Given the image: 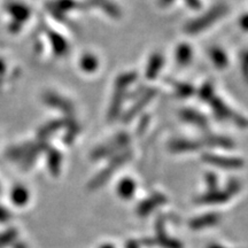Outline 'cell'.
I'll use <instances>...</instances> for the list:
<instances>
[{"mask_svg":"<svg viewBox=\"0 0 248 248\" xmlns=\"http://www.w3.org/2000/svg\"><path fill=\"white\" fill-rule=\"evenodd\" d=\"M201 142H202V145H206L208 147L225 148V150H231V148L234 147V141L231 138L219 135L204 136Z\"/></svg>","mask_w":248,"mask_h":248,"instance_id":"obj_14","label":"cell"},{"mask_svg":"<svg viewBox=\"0 0 248 248\" xmlns=\"http://www.w3.org/2000/svg\"><path fill=\"white\" fill-rule=\"evenodd\" d=\"M243 71L245 75H248V51L245 52L243 54Z\"/></svg>","mask_w":248,"mask_h":248,"instance_id":"obj_32","label":"cell"},{"mask_svg":"<svg viewBox=\"0 0 248 248\" xmlns=\"http://www.w3.org/2000/svg\"><path fill=\"white\" fill-rule=\"evenodd\" d=\"M90 1H91L92 5L101 8L102 12H105V13L111 17L120 18L121 15H122V12H121L119 6L114 4L111 0H90Z\"/></svg>","mask_w":248,"mask_h":248,"instance_id":"obj_17","label":"cell"},{"mask_svg":"<svg viewBox=\"0 0 248 248\" xmlns=\"http://www.w3.org/2000/svg\"><path fill=\"white\" fill-rule=\"evenodd\" d=\"M47 101L52 105V106L60 108L61 110L64 111V113L70 114V113H73V111H74L73 104H71L70 101L66 100V99L60 97V95L49 94L47 97Z\"/></svg>","mask_w":248,"mask_h":248,"instance_id":"obj_21","label":"cell"},{"mask_svg":"<svg viewBox=\"0 0 248 248\" xmlns=\"http://www.w3.org/2000/svg\"><path fill=\"white\" fill-rule=\"evenodd\" d=\"M160 1H161V4H162L163 6H168L170 4H172L173 0H160Z\"/></svg>","mask_w":248,"mask_h":248,"instance_id":"obj_36","label":"cell"},{"mask_svg":"<svg viewBox=\"0 0 248 248\" xmlns=\"http://www.w3.org/2000/svg\"><path fill=\"white\" fill-rule=\"evenodd\" d=\"M226 190L230 191V193L232 195H235L241 190V183L240 181H238V179H230V182L228 183V185H226Z\"/></svg>","mask_w":248,"mask_h":248,"instance_id":"obj_29","label":"cell"},{"mask_svg":"<svg viewBox=\"0 0 248 248\" xmlns=\"http://www.w3.org/2000/svg\"><path fill=\"white\" fill-rule=\"evenodd\" d=\"M136 190H137L136 182L133 181L132 178H129V177L121 179L116 187L117 195L124 200L131 199L133 195H135Z\"/></svg>","mask_w":248,"mask_h":248,"instance_id":"obj_16","label":"cell"},{"mask_svg":"<svg viewBox=\"0 0 248 248\" xmlns=\"http://www.w3.org/2000/svg\"><path fill=\"white\" fill-rule=\"evenodd\" d=\"M228 12V6L224 4H218L210 8L208 12L201 15V16L194 18V20L187 22L185 26V31L191 35L199 33L201 31L208 29L210 26L216 23L219 18H222Z\"/></svg>","mask_w":248,"mask_h":248,"instance_id":"obj_3","label":"cell"},{"mask_svg":"<svg viewBox=\"0 0 248 248\" xmlns=\"http://www.w3.org/2000/svg\"><path fill=\"white\" fill-rule=\"evenodd\" d=\"M202 147L201 140H192V139H173L169 142V150L173 153H186L194 152Z\"/></svg>","mask_w":248,"mask_h":248,"instance_id":"obj_12","label":"cell"},{"mask_svg":"<svg viewBox=\"0 0 248 248\" xmlns=\"http://www.w3.org/2000/svg\"><path fill=\"white\" fill-rule=\"evenodd\" d=\"M125 248H139V244L135 240H130L125 244Z\"/></svg>","mask_w":248,"mask_h":248,"instance_id":"obj_35","label":"cell"},{"mask_svg":"<svg viewBox=\"0 0 248 248\" xmlns=\"http://www.w3.org/2000/svg\"><path fill=\"white\" fill-rule=\"evenodd\" d=\"M208 248H225V247H223V246H221V245H218V244H212V245H209Z\"/></svg>","mask_w":248,"mask_h":248,"instance_id":"obj_37","label":"cell"},{"mask_svg":"<svg viewBox=\"0 0 248 248\" xmlns=\"http://www.w3.org/2000/svg\"><path fill=\"white\" fill-rule=\"evenodd\" d=\"M198 95H199V98L204 102H209L212 100V99L216 95L213 83H204V84L200 88L199 91H198Z\"/></svg>","mask_w":248,"mask_h":248,"instance_id":"obj_26","label":"cell"},{"mask_svg":"<svg viewBox=\"0 0 248 248\" xmlns=\"http://www.w3.org/2000/svg\"><path fill=\"white\" fill-rule=\"evenodd\" d=\"M137 78L138 75L135 71H129V73L121 74V75L117 76V78L115 80V89L126 90L137 80Z\"/></svg>","mask_w":248,"mask_h":248,"instance_id":"obj_20","label":"cell"},{"mask_svg":"<svg viewBox=\"0 0 248 248\" xmlns=\"http://www.w3.org/2000/svg\"><path fill=\"white\" fill-rule=\"evenodd\" d=\"M239 24L245 31H248V14H245V15H243V16H241L240 21H239Z\"/></svg>","mask_w":248,"mask_h":248,"instance_id":"obj_34","label":"cell"},{"mask_svg":"<svg viewBox=\"0 0 248 248\" xmlns=\"http://www.w3.org/2000/svg\"><path fill=\"white\" fill-rule=\"evenodd\" d=\"M208 104L210 105V107H212L214 115H215L218 120L232 121V122H234L237 125H239L240 128H245V126L248 125V121L245 119L244 116L239 115V114H235L234 111L232 110L221 98L217 97V95H215Z\"/></svg>","mask_w":248,"mask_h":248,"instance_id":"obj_4","label":"cell"},{"mask_svg":"<svg viewBox=\"0 0 248 248\" xmlns=\"http://www.w3.org/2000/svg\"><path fill=\"white\" fill-rule=\"evenodd\" d=\"M155 229H156V237H155V244L160 245L163 248H183V244L177 239L169 237L168 234L164 232V221L160 218L159 221L155 224Z\"/></svg>","mask_w":248,"mask_h":248,"instance_id":"obj_10","label":"cell"},{"mask_svg":"<svg viewBox=\"0 0 248 248\" xmlns=\"http://www.w3.org/2000/svg\"><path fill=\"white\" fill-rule=\"evenodd\" d=\"M131 142V137L126 132H120L110 138L109 140L105 141L104 144L95 147L91 153V159L97 161L105 159L108 156H115L121 152L129 150V145Z\"/></svg>","mask_w":248,"mask_h":248,"instance_id":"obj_1","label":"cell"},{"mask_svg":"<svg viewBox=\"0 0 248 248\" xmlns=\"http://www.w3.org/2000/svg\"><path fill=\"white\" fill-rule=\"evenodd\" d=\"M217 177L216 175H214V173H210L208 172L206 175V183H207V186H208V191H212V190H216L217 188Z\"/></svg>","mask_w":248,"mask_h":248,"instance_id":"obj_30","label":"cell"},{"mask_svg":"<svg viewBox=\"0 0 248 248\" xmlns=\"http://www.w3.org/2000/svg\"><path fill=\"white\" fill-rule=\"evenodd\" d=\"M80 4L76 1V0H57L52 5V9L53 11L60 12V13H66V12L73 11V9L79 8Z\"/></svg>","mask_w":248,"mask_h":248,"instance_id":"obj_23","label":"cell"},{"mask_svg":"<svg viewBox=\"0 0 248 248\" xmlns=\"http://www.w3.org/2000/svg\"><path fill=\"white\" fill-rule=\"evenodd\" d=\"M171 85L178 98H188L194 93V88L187 83L172 82Z\"/></svg>","mask_w":248,"mask_h":248,"instance_id":"obj_24","label":"cell"},{"mask_svg":"<svg viewBox=\"0 0 248 248\" xmlns=\"http://www.w3.org/2000/svg\"><path fill=\"white\" fill-rule=\"evenodd\" d=\"M185 2L187 4V6H190L193 9H199L201 7L200 0H185Z\"/></svg>","mask_w":248,"mask_h":248,"instance_id":"obj_33","label":"cell"},{"mask_svg":"<svg viewBox=\"0 0 248 248\" xmlns=\"http://www.w3.org/2000/svg\"><path fill=\"white\" fill-rule=\"evenodd\" d=\"M80 131V126L77 124L76 122L70 123L69 125V131L67 133V141L70 142L71 140H74L77 135H78Z\"/></svg>","mask_w":248,"mask_h":248,"instance_id":"obj_28","label":"cell"},{"mask_svg":"<svg viewBox=\"0 0 248 248\" xmlns=\"http://www.w3.org/2000/svg\"><path fill=\"white\" fill-rule=\"evenodd\" d=\"M164 63V58L161 53L152 54L150 60L147 62L146 69H145V76L147 79L153 80L159 76V73L162 69Z\"/></svg>","mask_w":248,"mask_h":248,"instance_id":"obj_15","label":"cell"},{"mask_svg":"<svg viewBox=\"0 0 248 248\" xmlns=\"http://www.w3.org/2000/svg\"><path fill=\"white\" fill-rule=\"evenodd\" d=\"M51 42H52V46H53L54 51L57 52L59 55H63L67 53L68 51V43L66 42V39H63L60 35L58 33H51Z\"/></svg>","mask_w":248,"mask_h":248,"instance_id":"obj_25","label":"cell"},{"mask_svg":"<svg viewBox=\"0 0 248 248\" xmlns=\"http://www.w3.org/2000/svg\"><path fill=\"white\" fill-rule=\"evenodd\" d=\"M148 124H150V116H144L141 117V120L139 121L138 125H137V133L138 135H142L145 131H146Z\"/></svg>","mask_w":248,"mask_h":248,"instance_id":"obj_31","label":"cell"},{"mask_svg":"<svg viewBox=\"0 0 248 248\" xmlns=\"http://www.w3.org/2000/svg\"><path fill=\"white\" fill-rule=\"evenodd\" d=\"M126 98V90L122 89H115L113 97H111V101L108 108L107 113V120L109 122H114L117 120V117L120 116L121 110H122L124 100Z\"/></svg>","mask_w":248,"mask_h":248,"instance_id":"obj_9","label":"cell"},{"mask_svg":"<svg viewBox=\"0 0 248 248\" xmlns=\"http://www.w3.org/2000/svg\"><path fill=\"white\" fill-rule=\"evenodd\" d=\"M202 160L206 163L212 164L214 167H217V168H222V169L235 170V169L243 168L244 167V161L239 159V157H228V156H222V155L206 153L202 155Z\"/></svg>","mask_w":248,"mask_h":248,"instance_id":"obj_6","label":"cell"},{"mask_svg":"<svg viewBox=\"0 0 248 248\" xmlns=\"http://www.w3.org/2000/svg\"><path fill=\"white\" fill-rule=\"evenodd\" d=\"M232 197H233V195L230 193V191L226 190V188H224V190H218V188H216V190L208 191L206 192V193L195 198V203L207 204V206H209V204H221L228 202Z\"/></svg>","mask_w":248,"mask_h":248,"instance_id":"obj_8","label":"cell"},{"mask_svg":"<svg viewBox=\"0 0 248 248\" xmlns=\"http://www.w3.org/2000/svg\"><path fill=\"white\" fill-rule=\"evenodd\" d=\"M167 202V197L159 192H155L150 197L146 198L138 204L137 208H136V213L138 216L140 217H146L151 215L155 209L160 208L161 206H163Z\"/></svg>","mask_w":248,"mask_h":248,"instance_id":"obj_7","label":"cell"},{"mask_svg":"<svg viewBox=\"0 0 248 248\" xmlns=\"http://www.w3.org/2000/svg\"><path fill=\"white\" fill-rule=\"evenodd\" d=\"M193 58V49L188 44L183 43L179 44L178 47L176 48V61L181 67L187 66L188 63L192 61Z\"/></svg>","mask_w":248,"mask_h":248,"instance_id":"obj_18","label":"cell"},{"mask_svg":"<svg viewBox=\"0 0 248 248\" xmlns=\"http://www.w3.org/2000/svg\"><path fill=\"white\" fill-rule=\"evenodd\" d=\"M222 216L217 213H208L203 214L198 217H194L193 219H191L188 225L192 230H202V229L210 228V226H215L221 222Z\"/></svg>","mask_w":248,"mask_h":248,"instance_id":"obj_11","label":"cell"},{"mask_svg":"<svg viewBox=\"0 0 248 248\" xmlns=\"http://www.w3.org/2000/svg\"><path fill=\"white\" fill-rule=\"evenodd\" d=\"M61 156L57 151H52L49 154V169L53 173H58L60 170Z\"/></svg>","mask_w":248,"mask_h":248,"instance_id":"obj_27","label":"cell"},{"mask_svg":"<svg viewBox=\"0 0 248 248\" xmlns=\"http://www.w3.org/2000/svg\"><path fill=\"white\" fill-rule=\"evenodd\" d=\"M79 66L85 73H94L99 67V60L93 54H84L80 58Z\"/></svg>","mask_w":248,"mask_h":248,"instance_id":"obj_22","label":"cell"},{"mask_svg":"<svg viewBox=\"0 0 248 248\" xmlns=\"http://www.w3.org/2000/svg\"><path fill=\"white\" fill-rule=\"evenodd\" d=\"M99 248H115L113 246V245H110V244H105V245H102V246H100Z\"/></svg>","mask_w":248,"mask_h":248,"instance_id":"obj_38","label":"cell"},{"mask_svg":"<svg viewBox=\"0 0 248 248\" xmlns=\"http://www.w3.org/2000/svg\"><path fill=\"white\" fill-rule=\"evenodd\" d=\"M156 94H157L156 89L150 88V89L145 90V91L142 92L141 94L137 98V100L135 101V104H133L132 106L129 108V110L124 114L123 122L129 123V122H131L133 119H136L138 114L140 113V111L144 109V108L146 107L148 104H150L151 100H153Z\"/></svg>","mask_w":248,"mask_h":248,"instance_id":"obj_5","label":"cell"},{"mask_svg":"<svg viewBox=\"0 0 248 248\" xmlns=\"http://www.w3.org/2000/svg\"><path fill=\"white\" fill-rule=\"evenodd\" d=\"M132 154L133 153L131 150H125L115 155V156L111 157L106 168H104L101 171H99L97 175L90 181L89 190H92V191L98 190V188H100L101 186L106 184L117 169H120L123 164H125L128 161L131 160Z\"/></svg>","mask_w":248,"mask_h":248,"instance_id":"obj_2","label":"cell"},{"mask_svg":"<svg viewBox=\"0 0 248 248\" xmlns=\"http://www.w3.org/2000/svg\"><path fill=\"white\" fill-rule=\"evenodd\" d=\"M179 116L183 121L185 122L193 124V125L198 126L200 129H207L208 128V120L207 117L202 115V114L199 113V111L190 109V108H186V109H183L181 113H179Z\"/></svg>","mask_w":248,"mask_h":248,"instance_id":"obj_13","label":"cell"},{"mask_svg":"<svg viewBox=\"0 0 248 248\" xmlns=\"http://www.w3.org/2000/svg\"><path fill=\"white\" fill-rule=\"evenodd\" d=\"M209 58L210 60L213 61L214 66L216 68H218V69H224V68L228 67L229 64V59H228V55L224 51H223L222 48L217 47H212L209 49Z\"/></svg>","mask_w":248,"mask_h":248,"instance_id":"obj_19","label":"cell"}]
</instances>
